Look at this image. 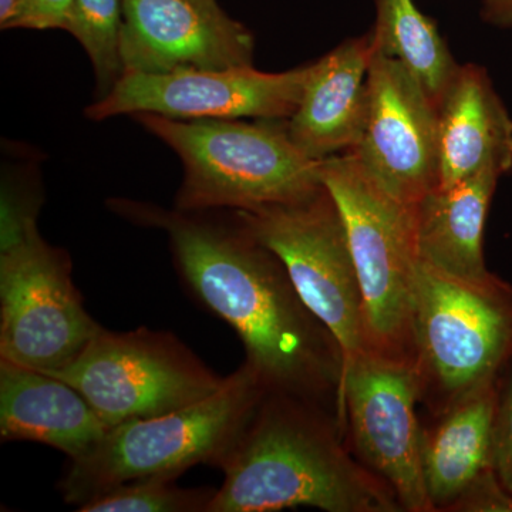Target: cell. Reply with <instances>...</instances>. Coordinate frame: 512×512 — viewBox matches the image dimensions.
I'll return each mask as SVG.
<instances>
[{
  "mask_svg": "<svg viewBox=\"0 0 512 512\" xmlns=\"http://www.w3.org/2000/svg\"><path fill=\"white\" fill-rule=\"evenodd\" d=\"M110 204L128 220L163 229L188 293L237 333L244 362L268 392L336 413L343 377L338 340L303 302L284 262L232 211L224 217L221 210H164L126 200Z\"/></svg>",
  "mask_w": 512,
  "mask_h": 512,
  "instance_id": "cell-1",
  "label": "cell"
},
{
  "mask_svg": "<svg viewBox=\"0 0 512 512\" xmlns=\"http://www.w3.org/2000/svg\"><path fill=\"white\" fill-rule=\"evenodd\" d=\"M208 512H403L393 491L352 453L336 413L266 393L218 467Z\"/></svg>",
  "mask_w": 512,
  "mask_h": 512,
  "instance_id": "cell-2",
  "label": "cell"
},
{
  "mask_svg": "<svg viewBox=\"0 0 512 512\" xmlns=\"http://www.w3.org/2000/svg\"><path fill=\"white\" fill-rule=\"evenodd\" d=\"M133 117L183 161L177 210H255L301 200L323 187L320 161L292 143L288 121Z\"/></svg>",
  "mask_w": 512,
  "mask_h": 512,
  "instance_id": "cell-3",
  "label": "cell"
},
{
  "mask_svg": "<svg viewBox=\"0 0 512 512\" xmlns=\"http://www.w3.org/2000/svg\"><path fill=\"white\" fill-rule=\"evenodd\" d=\"M266 393L261 377L244 362L200 402L110 427L89 454L70 461L57 485L64 503L79 508L130 481L178 478L198 464L218 467Z\"/></svg>",
  "mask_w": 512,
  "mask_h": 512,
  "instance_id": "cell-4",
  "label": "cell"
},
{
  "mask_svg": "<svg viewBox=\"0 0 512 512\" xmlns=\"http://www.w3.org/2000/svg\"><path fill=\"white\" fill-rule=\"evenodd\" d=\"M511 362L512 285L494 274L457 278L419 259L412 366L430 416L497 382Z\"/></svg>",
  "mask_w": 512,
  "mask_h": 512,
  "instance_id": "cell-5",
  "label": "cell"
},
{
  "mask_svg": "<svg viewBox=\"0 0 512 512\" xmlns=\"http://www.w3.org/2000/svg\"><path fill=\"white\" fill-rule=\"evenodd\" d=\"M338 205L363 302L366 352L412 365L417 258L413 208L394 201L350 151L320 161Z\"/></svg>",
  "mask_w": 512,
  "mask_h": 512,
  "instance_id": "cell-6",
  "label": "cell"
},
{
  "mask_svg": "<svg viewBox=\"0 0 512 512\" xmlns=\"http://www.w3.org/2000/svg\"><path fill=\"white\" fill-rule=\"evenodd\" d=\"M232 214L284 262L303 302L338 340L345 377L350 363L366 352L363 302L345 224L328 188Z\"/></svg>",
  "mask_w": 512,
  "mask_h": 512,
  "instance_id": "cell-7",
  "label": "cell"
},
{
  "mask_svg": "<svg viewBox=\"0 0 512 512\" xmlns=\"http://www.w3.org/2000/svg\"><path fill=\"white\" fill-rule=\"evenodd\" d=\"M46 375L79 390L109 427L191 406L225 382L174 335L147 328H103L69 366Z\"/></svg>",
  "mask_w": 512,
  "mask_h": 512,
  "instance_id": "cell-8",
  "label": "cell"
},
{
  "mask_svg": "<svg viewBox=\"0 0 512 512\" xmlns=\"http://www.w3.org/2000/svg\"><path fill=\"white\" fill-rule=\"evenodd\" d=\"M72 268L40 231L0 251V360L59 372L103 329L84 308Z\"/></svg>",
  "mask_w": 512,
  "mask_h": 512,
  "instance_id": "cell-9",
  "label": "cell"
},
{
  "mask_svg": "<svg viewBox=\"0 0 512 512\" xmlns=\"http://www.w3.org/2000/svg\"><path fill=\"white\" fill-rule=\"evenodd\" d=\"M417 404L413 366L365 352L346 370L336 416L352 453L393 491L403 512H434L421 464Z\"/></svg>",
  "mask_w": 512,
  "mask_h": 512,
  "instance_id": "cell-10",
  "label": "cell"
},
{
  "mask_svg": "<svg viewBox=\"0 0 512 512\" xmlns=\"http://www.w3.org/2000/svg\"><path fill=\"white\" fill-rule=\"evenodd\" d=\"M311 64L284 73L254 66L170 74L124 73L87 107L90 120L148 113L173 120H288L301 103Z\"/></svg>",
  "mask_w": 512,
  "mask_h": 512,
  "instance_id": "cell-11",
  "label": "cell"
},
{
  "mask_svg": "<svg viewBox=\"0 0 512 512\" xmlns=\"http://www.w3.org/2000/svg\"><path fill=\"white\" fill-rule=\"evenodd\" d=\"M362 140L350 153L394 201L414 208L439 187L437 110L406 67L373 53Z\"/></svg>",
  "mask_w": 512,
  "mask_h": 512,
  "instance_id": "cell-12",
  "label": "cell"
},
{
  "mask_svg": "<svg viewBox=\"0 0 512 512\" xmlns=\"http://www.w3.org/2000/svg\"><path fill=\"white\" fill-rule=\"evenodd\" d=\"M255 39L217 0H124V73L252 66Z\"/></svg>",
  "mask_w": 512,
  "mask_h": 512,
  "instance_id": "cell-13",
  "label": "cell"
},
{
  "mask_svg": "<svg viewBox=\"0 0 512 512\" xmlns=\"http://www.w3.org/2000/svg\"><path fill=\"white\" fill-rule=\"evenodd\" d=\"M370 35L348 39L311 63L298 109L288 119L292 143L313 161L348 153L362 140L369 107Z\"/></svg>",
  "mask_w": 512,
  "mask_h": 512,
  "instance_id": "cell-14",
  "label": "cell"
},
{
  "mask_svg": "<svg viewBox=\"0 0 512 512\" xmlns=\"http://www.w3.org/2000/svg\"><path fill=\"white\" fill-rule=\"evenodd\" d=\"M439 187L484 170L512 171V119L487 70L460 66L437 109Z\"/></svg>",
  "mask_w": 512,
  "mask_h": 512,
  "instance_id": "cell-15",
  "label": "cell"
},
{
  "mask_svg": "<svg viewBox=\"0 0 512 512\" xmlns=\"http://www.w3.org/2000/svg\"><path fill=\"white\" fill-rule=\"evenodd\" d=\"M110 427L69 383L39 370L0 360V437L35 441L70 461L89 454Z\"/></svg>",
  "mask_w": 512,
  "mask_h": 512,
  "instance_id": "cell-16",
  "label": "cell"
},
{
  "mask_svg": "<svg viewBox=\"0 0 512 512\" xmlns=\"http://www.w3.org/2000/svg\"><path fill=\"white\" fill-rule=\"evenodd\" d=\"M501 175L494 170L436 187L413 208L417 258L444 274L470 281L490 278L484 229Z\"/></svg>",
  "mask_w": 512,
  "mask_h": 512,
  "instance_id": "cell-17",
  "label": "cell"
},
{
  "mask_svg": "<svg viewBox=\"0 0 512 512\" xmlns=\"http://www.w3.org/2000/svg\"><path fill=\"white\" fill-rule=\"evenodd\" d=\"M498 380L433 417L421 433V464L434 512H450L468 488L494 473Z\"/></svg>",
  "mask_w": 512,
  "mask_h": 512,
  "instance_id": "cell-18",
  "label": "cell"
},
{
  "mask_svg": "<svg viewBox=\"0 0 512 512\" xmlns=\"http://www.w3.org/2000/svg\"><path fill=\"white\" fill-rule=\"evenodd\" d=\"M376 23L370 35L375 55L406 67L436 110L460 69L436 23L414 0H375Z\"/></svg>",
  "mask_w": 512,
  "mask_h": 512,
  "instance_id": "cell-19",
  "label": "cell"
},
{
  "mask_svg": "<svg viewBox=\"0 0 512 512\" xmlns=\"http://www.w3.org/2000/svg\"><path fill=\"white\" fill-rule=\"evenodd\" d=\"M123 20L124 0H74L66 30L79 40L93 64L97 99L106 96L124 74Z\"/></svg>",
  "mask_w": 512,
  "mask_h": 512,
  "instance_id": "cell-20",
  "label": "cell"
},
{
  "mask_svg": "<svg viewBox=\"0 0 512 512\" xmlns=\"http://www.w3.org/2000/svg\"><path fill=\"white\" fill-rule=\"evenodd\" d=\"M178 478L151 477L121 484L77 508L80 512H208L214 488H181Z\"/></svg>",
  "mask_w": 512,
  "mask_h": 512,
  "instance_id": "cell-21",
  "label": "cell"
},
{
  "mask_svg": "<svg viewBox=\"0 0 512 512\" xmlns=\"http://www.w3.org/2000/svg\"><path fill=\"white\" fill-rule=\"evenodd\" d=\"M39 190L20 181L6 178L2 187V224H0V251L22 244L39 232L37 214L40 211Z\"/></svg>",
  "mask_w": 512,
  "mask_h": 512,
  "instance_id": "cell-22",
  "label": "cell"
},
{
  "mask_svg": "<svg viewBox=\"0 0 512 512\" xmlns=\"http://www.w3.org/2000/svg\"><path fill=\"white\" fill-rule=\"evenodd\" d=\"M512 363V362H511ZM498 379V400L493 426V468L512 498V366Z\"/></svg>",
  "mask_w": 512,
  "mask_h": 512,
  "instance_id": "cell-23",
  "label": "cell"
},
{
  "mask_svg": "<svg viewBox=\"0 0 512 512\" xmlns=\"http://www.w3.org/2000/svg\"><path fill=\"white\" fill-rule=\"evenodd\" d=\"M74 0H19L5 29L66 30Z\"/></svg>",
  "mask_w": 512,
  "mask_h": 512,
  "instance_id": "cell-24",
  "label": "cell"
},
{
  "mask_svg": "<svg viewBox=\"0 0 512 512\" xmlns=\"http://www.w3.org/2000/svg\"><path fill=\"white\" fill-rule=\"evenodd\" d=\"M450 512H512V498L490 473L468 488Z\"/></svg>",
  "mask_w": 512,
  "mask_h": 512,
  "instance_id": "cell-25",
  "label": "cell"
},
{
  "mask_svg": "<svg viewBox=\"0 0 512 512\" xmlns=\"http://www.w3.org/2000/svg\"><path fill=\"white\" fill-rule=\"evenodd\" d=\"M481 15L497 28H512V0H483Z\"/></svg>",
  "mask_w": 512,
  "mask_h": 512,
  "instance_id": "cell-26",
  "label": "cell"
},
{
  "mask_svg": "<svg viewBox=\"0 0 512 512\" xmlns=\"http://www.w3.org/2000/svg\"><path fill=\"white\" fill-rule=\"evenodd\" d=\"M18 2L19 0H0V26L2 29H5L9 20L12 19Z\"/></svg>",
  "mask_w": 512,
  "mask_h": 512,
  "instance_id": "cell-27",
  "label": "cell"
}]
</instances>
